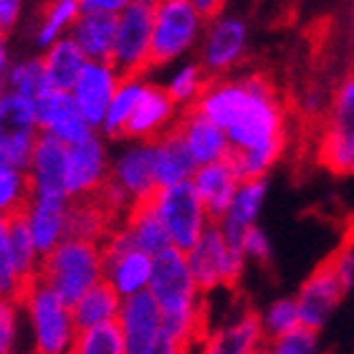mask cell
<instances>
[{
	"mask_svg": "<svg viewBox=\"0 0 354 354\" xmlns=\"http://www.w3.org/2000/svg\"><path fill=\"white\" fill-rule=\"evenodd\" d=\"M192 187L198 192V198L203 200L205 207L207 223L210 225H221L225 213L230 210V203L238 192V180L230 172V167L225 162H215L198 167V172L192 175Z\"/></svg>",
	"mask_w": 354,
	"mask_h": 354,
	"instance_id": "7402d4cb",
	"label": "cell"
},
{
	"mask_svg": "<svg viewBox=\"0 0 354 354\" xmlns=\"http://www.w3.org/2000/svg\"><path fill=\"white\" fill-rule=\"evenodd\" d=\"M124 0H86L79 3L82 13H99V15H119L124 10Z\"/></svg>",
	"mask_w": 354,
	"mask_h": 354,
	"instance_id": "b9f144b4",
	"label": "cell"
},
{
	"mask_svg": "<svg viewBox=\"0 0 354 354\" xmlns=\"http://www.w3.org/2000/svg\"><path fill=\"white\" fill-rule=\"evenodd\" d=\"M251 354H271V349H268V347H266V344H263V347H259V349H253V352Z\"/></svg>",
	"mask_w": 354,
	"mask_h": 354,
	"instance_id": "f6af8a7d",
	"label": "cell"
},
{
	"mask_svg": "<svg viewBox=\"0 0 354 354\" xmlns=\"http://www.w3.org/2000/svg\"><path fill=\"white\" fill-rule=\"evenodd\" d=\"M66 203L68 198H38L28 207V230L36 245V253L44 259L66 238Z\"/></svg>",
	"mask_w": 354,
	"mask_h": 354,
	"instance_id": "603a6c76",
	"label": "cell"
},
{
	"mask_svg": "<svg viewBox=\"0 0 354 354\" xmlns=\"http://www.w3.org/2000/svg\"><path fill=\"white\" fill-rule=\"evenodd\" d=\"M41 59H44L48 86H51V91H61V94L74 91L79 76H82V71L88 64L82 48L71 38H59Z\"/></svg>",
	"mask_w": 354,
	"mask_h": 354,
	"instance_id": "4316f807",
	"label": "cell"
},
{
	"mask_svg": "<svg viewBox=\"0 0 354 354\" xmlns=\"http://www.w3.org/2000/svg\"><path fill=\"white\" fill-rule=\"evenodd\" d=\"M36 279L71 309L88 288L104 279L102 251L86 241L64 238L48 256L38 261Z\"/></svg>",
	"mask_w": 354,
	"mask_h": 354,
	"instance_id": "7a4b0ae2",
	"label": "cell"
},
{
	"mask_svg": "<svg viewBox=\"0 0 354 354\" xmlns=\"http://www.w3.org/2000/svg\"><path fill=\"white\" fill-rule=\"evenodd\" d=\"M322 132L332 134L334 140L354 147V64L344 71L334 88L326 124L322 127Z\"/></svg>",
	"mask_w": 354,
	"mask_h": 354,
	"instance_id": "f1b7e54d",
	"label": "cell"
},
{
	"mask_svg": "<svg viewBox=\"0 0 354 354\" xmlns=\"http://www.w3.org/2000/svg\"><path fill=\"white\" fill-rule=\"evenodd\" d=\"M8 91L21 94L23 99H28L33 104L41 102L46 94H51V86H48V79H46L44 59H28L18 64L8 76Z\"/></svg>",
	"mask_w": 354,
	"mask_h": 354,
	"instance_id": "d6a6232c",
	"label": "cell"
},
{
	"mask_svg": "<svg viewBox=\"0 0 354 354\" xmlns=\"http://www.w3.org/2000/svg\"><path fill=\"white\" fill-rule=\"evenodd\" d=\"M33 203V183L28 172L0 167V215L26 213Z\"/></svg>",
	"mask_w": 354,
	"mask_h": 354,
	"instance_id": "1f68e13d",
	"label": "cell"
},
{
	"mask_svg": "<svg viewBox=\"0 0 354 354\" xmlns=\"http://www.w3.org/2000/svg\"><path fill=\"white\" fill-rule=\"evenodd\" d=\"M117 74L109 64H91L88 61L86 68L82 71L79 82H76L71 99L79 106L82 117L86 119L88 127H102L104 117L109 111V104L117 91Z\"/></svg>",
	"mask_w": 354,
	"mask_h": 354,
	"instance_id": "9a60e30c",
	"label": "cell"
},
{
	"mask_svg": "<svg viewBox=\"0 0 354 354\" xmlns=\"http://www.w3.org/2000/svg\"><path fill=\"white\" fill-rule=\"evenodd\" d=\"M152 26H155V3H127L117 15V36L111 51V68L119 82L142 79L147 74L149 44H152Z\"/></svg>",
	"mask_w": 354,
	"mask_h": 354,
	"instance_id": "3957f363",
	"label": "cell"
},
{
	"mask_svg": "<svg viewBox=\"0 0 354 354\" xmlns=\"http://www.w3.org/2000/svg\"><path fill=\"white\" fill-rule=\"evenodd\" d=\"M109 177L106 152L102 140L91 134L88 140L68 147V175H66V198L86 195L96 190Z\"/></svg>",
	"mask_w": 354,
	"mask_h": 354,
	"instance_id": "44dd1931",
	"label": "cell"
},
{
	"mask_svg": "<svg viewBox=\"0 0 354 354\" xmlns=\"http://www.w3.org/2000/svg\"><path fill=\"white\" fill-rule=\"evenodd\" d=\"M142 88H145L142 79H124V82L117 84L114 99H111L109 111H106L104 124H102L106 137H111V140H122V137H124V127H127V122H129V117L134 114V109H137Z\"/></svg>",
	"mask_w": 354,
	"mask_h": 354,
	"instance_id": "f546056e",
	"label": "cell"
},
{
	"mask_svg": "<svg viewBox=\"0 0 354 354\" xmlns=\"http://www.w3.org/2000/svg\"><path fill=\"white\" fill-rule=\"evenodd\" d=\"M347 288L342 286L339 273L334 268L332 259L326 256L322 263L314 268L309 279L304 281L296 296L299 304V314H301V326L319 332L326 324V319L332 317L334 306L344 299Z\"/></svg>",
	"mask_w": 354,
	"mask_h": 354,
	"instance_id": "30bf717a",
	"label": "cell"
},
{
	"mask_svg": "<svg viewBox=\"0 0 354 354\" xmlns=\"http://www.w3.org/2000/svg\"><path fill=\"white\" fill-rule=\"evenodd\" d=\"M185 109H195L210 119L238 152L288 149V96L263 68L233 82L213 79L198 102Z\"/></svg>",
	"mask_w": 354,
	"mask_h": 354,
	"instance_id": "6da1fadb",
	"label": "cell"
},
{
	"mask_svg": "<svg viewBox=\"0 0 354 354\" xmlns=\"http://www.w3.org/2000/svg\"><path fill=\"white\" fill-rule=\"evenodd\" d=\"M36 124L44 134H51L68 147H74L94 134L71 94H61V91H51L41 102H36Z\"/></svg>",
	"mask_w": 354,
	"mask_h": 354,
	"instance_id": "5bb4252c",
	"label": "cell"
},
{
	"mask_svg": "<svg viewBox=\"0 0 354 354\" xmlns=\"http://www.w3.org/2000/svg\"><path fill=\"white\" fill-rule=\"evenodd\" d=\"M21 309L28 311L33 326V354H66L74 342L71 309L44 283H36L23 296Z\"/></svg>",
	"mask_w": 354,
	"mask_h": 354,
	"instance_id": "5b68a950",
	"label": "cell"
},
{
	"mask_svg": "<svg viewBox=\"0 0 354 354\" xmlns=\"http://www.w3.org/2000/svg\"><path fill=\"white\" fill-rule=\"evenodd\" d=\"M114 183L129 195V200H142L157 192V177H155V155H152V145H137V147L127 149L119 157L114 167L109 170Z\"/></svg>",
	"mask_w": 354,
	"mask_h": 354,
	"instance_id": "cb8c5ba5",
	"label": "cell"
},
{
	"mask_svg": "<svg viewBox=\"0 0 354 354\" xmlns=\"http://www.w3.org/2000/svg\"><path fill=\"white\" fill-rule=\"evenodd\" d=\"M3 71H6V46H3V38H0V79H3Z\"/></svg>",
	"mask_w": 354,
	"mask_h": 354,
	"instance_id": "ee69618b",
	"label": "cell"
},
{
	"mask_svg": "<svg viewBox=\"0 0 354 354\" xmlns=\"http://www.w3.org/2000/svg\"><path fill=\"white\" fill-rule=\"evenodd\" d=\"M266 347L271 349V354H317V332L299 326L281 339L266 342Z\"/></svg>",
	"mask_w": 354,
	"mask_h": 354,
	"instance_id": "8d00e7d4",
	"label": "cell"
},
{
	"mask_svg": "<svg viewBox=\"0 0 354 354\" xmlns=\"http://www.w3.org/2000/svg\"><path fill=\"white\" fill-rule=\"evenodd\" d=\"M245 38H248L245 23L241 18H233V15L218 18L207 26L200 66L205 68V74L210 79H221L225 71L241 64L245 53Z\"/></svg>",
	"mask_w": 354,
	"mask_h": 354,
	"instance_id": "7c38bea8",
	"label": "cell"
},
{
	"mask_svg": "<svg viewBox=\"0 0 354 354\" xmlns=\"http://www.w3.org/2000/svg\"><path fill=\"white\" fill-rule=\"evenodd\" d=\"M352 41H354V23H352Z\"/></svg>",
	"mask_w": 354,
	"mask_h": 354,
	"instance_id": "bcb514c9",
	"label": "cell"
},
{
	"mask_svg": "<svg viewBox=\"0 0 354 354\" xmlns=\"http://www.w3.org/2000/svg\"><path fill=\"white\" fill-rule=\"evenodd\" d=\"M66 175L68 145H64L51 134L38 132L28 167L33 195H38V198H66Z\"/></svg>",
	"mask_w": 354,
	"mask_h": 354,
	"instance_id": "8fae6325",
	"label": "cell"
},
{
	"mask_svg": "<svg viewBox=\"0 0 354 354\" xmlns=\"http://www.w3.org/2000/svg\"><path fill=\"white\" fill-rule=\"evenodd\" d=\"M263 317L259 314V309H253L251 304L245 301L241 314L230 324H223L215 332H210V337L203 342L200 354H251L253 349L263 347Z\"/></svg>",
	"mask_w": 354,
	"mask_h": 354,
	"instance_id": "2e32d148",
	"label": "cell"
},
{
	"mask_svg": "<svg viewBox=\"0 0 354 354\" xmlns=\"http://www.w3.org/2000/svg\"><path fill=\"white\" fill-rule=\"evenodd\" d=\"M0 286H3V296L10 299L15 291V273L13 263H10V245H8V218L0 215Z\"/></svg>",
	"mask_w": 354,
	"mask_h": 354,
	"instance_id": "f35d334b",
	"label": "cell"
},
{
	"mask_svg": "<svg viewBox=\"0 0 354 354\" xmlns=\"http://www.w3.org/2000/svg\"><path fill=\"white\" fill-rule=\"evenodd\" d=\"M243 256H248V259H253L259 266H268L271 263V245H268V238H266V233L261 228H256V225H251V228L245 230L243 236Z\"/></svg>",
	"mask_w": 354,
	"mask_h": 354,
	"instance_id": "ab89813d",
	"label": "cell"
},
{
	"mask_svg": "<svg viewBox=\"0 0 354 354\" xmlns=\"http://www.w3.org/2000/svg\"><path fill=\"white\" fill-rule=\"evenodd\" d=\"M117 322L124 334L127 354H145L162 332V311L149 291L127 296Z\"/></svg>",
	"mask_w": 354,
	"mask_h": 354,
	"instance_id": "4fadbf2b",
	"label": "cell"
},
{
	"mask_svg": "<svg viewBox=\"0 0 354 354\" xmlns=\"http://www.w3.org/2000/svg\"><path fill=\"white\" fill-rule=\"evenodd\" d=\"M119 309H122V296L109 281L102 279L96 286H91L79 301L71 306V319H74L76 332H86L94 326L117 322Z\"/></svg>",
	"mask_w": 354,
	"mask_h": 354,
	"instance_id": "484cf974",
	"label": "cell"
},
{
	"mask_svg": "<svg viewBox=\"0 0 354 354\" xmlns=\"http://www.w3.org/2000/svg\"><path fill=\"white\" fill-rule=\"evenodd\" d=\"M157 213L162 218V225L170 236L172 248H177L185 256L195 248V243L207 228L205 207H203V200L198 198L190 180L172 185V187H160Z\"/></svg>",
	"mask_w": 354,
	"mask_h": 354,
	"instance_id": "9c48e42d",
	"label": "cell"
},
{
	"mask_svg": "<svg viewBox=\"0 0 354 354\" xmlns=\"http://www.w3.org/2000/svg\"><path fill=\"white\" fill-rule=\"evenodd\" d=\"M36 137V104L8 88L0 91V167L28 172Z\"/></svg>",
	"mask_w": 354,
	"mask_h": 354,
	"instance_id": "ba28073f",
	"label": "cell"
},
{
	"mask_svg": "<svg viewBox=\"0 0 354 354\" xmlns=\"http://www.w3.org/2000/svg\"><path fill=\"white\" fill-rule=\"evenodd\" d=\"M18 311L21 306L10 299H0V354H13L15 334H18Z\"/></svg>",
	"mask_w": 354,
	"mask_h": 354,
	"instance_id": "74e56055",
	"label": "cell"
},
{
	"mask_svg": "<svg viewBox=\"0 0 354 354\" xmlns=\"http://www.w3.org/2000/svg\"><path fill=\"white\" fill-rule=\"evenodd\" d=\"M79 3L61 0V3H46L41 6V23H38V46H53L68 26L79 21Z\"/></svg>",
	"mask_w": 354,
	"mask_h": 354,
	"instance_id": "836d02e7",
	"label": "cell"
},
{
	"mask_svg": "<svg viewBox=\"0 0 354 354\" xmlns=\"http://www.w3.org/2000/svg\"><path fill=\"white\" fill-rule=\"evenodd\" d=\"M203 21L198 18L192 3L167 0L155 3V26H152V44H149L147 68H160L172 59L183 56L198 38Z\"/></svg>",
	"mask_w": 354,
	"mask_h": 354,
	"instance_id": "52a82bcc",
	"label": "cell"
},
{
	"mask_svg": "<svg viewBox=\"0 0 354 354\" xmlns=\"http://www.w3.org/2000/svg\"><path fill=\"white\" fill-rule=\"evenodd\" d=\"M147 291L162 311V319L190 317L200 294L187 268V256L177 248H167L160 256H155Z\"/></svg>",
	"mask_w": 354,
	"mask_h": 354,
	"instance_id": "8992f818",
	"label": "cell"
},
{
	"mask_svg": "<svg viewBox=\"0 0 354 354\" xmlns=\"http://www.w3.org/2000/svg\"><path fill=\"white\" fill-rule=\"evenodd\" d=\"M352 172H354V157H352Z\"/></svg>",
	"mask_w": 354,
	"mask_h": 354,
	"instance_id": "7dc6e473",
	"label": "cell"
},
{
	"mask_svg": "<svg viewBox=\"0 0 354 354\" xmlns=\"http://www.w3.org/2000/svg\"><path fill=\"white\" fill-rule=\"evenodd\" d=\"M157 192L142 200H134L124 215V223H122V230L127 233L134 251L147 253L152 259L172 248L170 236L162 225V218L157 213Z\"/></svg>",
	"mask_w": 354,
	"mask_h": 354,
	"instance_id": "e0dca14e",
	"label": "cell"
},
{
	"mask_svg": "<svg viewBox=\"0 0 354 354\" xmlns=\"http://www.w3.org/2000/svg\"><path fill=\"white\" fill-rule=\"evenodd\" d=\"M149 276H152V256L142 251H127L114 263L104 268V279L117 288L119 296H134L147 291Z\"/></svg>",
	"mask_w": 354,
	"mask_h": 354,
	"instance_id": "83f0119b",
	"label": "cell"
},
{
	"mask_svg": "<svg viewBox=\"0 0 354 354\" xmlns=\"http://www.w3.org/2000/svg\"><path fill=\"white\" fill-rule=\"evenodd\" d=\"M299 326H301V314H299L296 299H279V301H273L263 317L266 342L281 339V337L296 332Z\"/></svg>",
	"mask_w": 354,
	"mask_h": 354,
	"instance_id": "d590c367",
	"label": "cell"
},
{
	"mask_svg": "<svg viewBox=\"0 0 354 354\" xmlns=\"http://www.w3.org/2000/svg\"><path fill=\"white\" fill-rule=\"evenodd\" d=\"M175 124L180 127V132H183L185 142H187V149H190V155L198 167L223 162L225 155L230 152V142L225 137V132L218 129L200 111L177 109Z\"/></svg>",
	"mask_w": 354,
	"mask_h": 354,
	"instance_id": "d6986e66",
	"label": "cell"
},
{
	"mask_svg": "<svg viewBox=\"0 0 354 354\" xmlns=\"http://www.w3.org/2000/svg\"><path fill=\"white\" fill-rule=\"evenodd\" d=\"M243 251H230L221 228L210 223L195 248L187 253V268L200 296H207L218 286L236 291L243 276Z\"/></svg>",
	"mask_w": 354,
	"mask_h": 354,
	"instance_id": "277c9868",
	"label": "cell"
},
{
	"mask_svg": "<svg viewBox=\"0 0 354 354\" xmlns=\"http://www.w3.org/2000/svg\"><path fill=\"white\" fill-rule=\"evenodd\" d=\"M21 15V3L13 0H0V36H6L8 30L13 28L15 21Z\"/></svg>",
	"mask_w": 354,
	"mask_h": 354,
	"instance_id": "7bdbcfd3",
	"label": "cell"
},
{
	"mask_svg": "<svg viewBox=\"0 0 354 354\" xmlns=\"http://www.w3.org/2000/svg\"><path fill=\"white\" fill-rule=\"evenodd\" d=\"M30 354H33V352H30Z\"/></svg>",
	"mask_w": 354,
	"mask_h": 354,
	"instance_id": "c3c4849f",
	"label": "cell"
},
{
	"mask_svg": "<svg viewBox=\"0 0 354 354\" xmlns=\"http://www.w3.org/2000/svg\"><path fill=\"white\" fill-rule=\"evenodd\" d=\"M175 117L177 106L170 102L167 91L162 86H155V84H145L137 109L124 127V137L140 140V145H147V142L157 140L175 122Z\"/></svg>",
	"mask_w": 354,
	"mask_h": 354,
	"instance_id": "ac0fdd59",
	"label": "cell"
},
{
	"mask_svg": "<svg viewBox=\"0 0 354 354\" xmlns=\"http://www.w3.org/2000/svg\"><path fill=\"white\" fill-rule=\"evenodd\" d=\"M114 36H117V15L82 13L74 23V41L86 61L91 64H109L114 51Z\"/></svg>",
	"mask_w": 354,
	"mask_h": 354,
	"instance_id": "d4e9b609",
	"label": "cell"
},
{
	"mask_svg": "<svg viewBox=\"0 0 354 354\" xmlns=\"http://www.w3.org/2000/svg\"><path fill=\"white\" fill-rule=\"evenodd\" d=\"M66 354H127L122 326L119 322H109L86 332H76Z\"/></svg>",
	"mask_w": 354,
	"mask_h": 354,
	"instance_id": "4dcf8cb0",
	"label": "cell"
},
{
	"mask_svg": "<svg viewBox=\"0 0 354 354\" xmlns=\"http://www.w3.org/2000/svg\"><path fill=\"white\" fill-rule=\"evenodd\" d=\"M213 82L210 76L205 74V68L200 66V64H187V66L180 71V74L172 76L170 86L165 88L167 96H170V102L175 106H190L200 99V94L207 88V84Z\"/></svg>",
	"mask_w": 354,
	"mask_h": 354,
	"instance_id": "e575fe53",
	"label": "cell"
},
{
	"mask_svg": "<svg viewBox=\"0 0 354 354\" xmlns=\"http://www.w3.org/2000/svg\"><path fill=\"white\" fill-rule=\"evenodd\" d=\"M147 145H152V155H155L157 187H172V185L187 183L198 172V165L192 160L187 142H185L183 132L175 122L157 140L147 142Z\"/></svg>",
	"mask_w": 354,
	"mask_h": 354,
	"instance_id": "ffe728a7",
	"label": "cell"
},
{
	"mask_svg": "<svg viewBox=\"0 0 354 354\" xmlns=\"http://www.w3.org/2000/svg\"><path fill=\"white\" fill-rule=\"evenodd\" d=\"M190 349H192L190 342L172 339V337H167V334L160 332L157 342H155V344H152V347H149L145 354H190Z\"/></svg>",
	"mask_w": 354,
	"mask_h": 354,
	"instance_id": "60d3db41",
	"label": "cell"
}]
</instances>
